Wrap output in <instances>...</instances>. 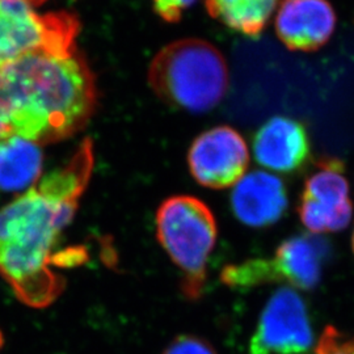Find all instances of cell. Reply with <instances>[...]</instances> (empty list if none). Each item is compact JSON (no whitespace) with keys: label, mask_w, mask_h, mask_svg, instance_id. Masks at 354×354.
Returning <instances> with one entry per match:
<instances>
[{"label":"cell","mask_w":354,"mask_h":354,"mask_svg":"<svg viewBox=\"0 0 354 354\" xmlns=\"http://www.w3.org/2000/svg\"><path fill=\"white\" fill-rule=\"evenodd\" d=\"M96 100L95 77L77 53H35L0 66V111L13 136L37 145L80 131Z\"/></svg>","instance_id":"cell-1"},{"label":"cell","mask_w":354,"mask_h":354,"mask_svg":"<svg viewBox=\"0 0 354 354\" xmlns=\"http://www.w3.org/2000/svg\"><path fill=\"white\" fill-rule=\"evenodd\" d=\"M153 11L160 16L165 23H178L183 15L193 7L197 0H151Z\"/></svg>","instance_id":"cell-17"},{"label":"cell","mask_w":354,"mask_h":354,"mask_svg":"<svg viewBox=\"0 0 354 354\" xmlns=\"http://www.w3.org/2000/svg\"><path fill=\"white\" fill-rule=\"evenodd\" d=\"M288 192L279 177L266 171L245 174L234 185L231 207L243 225L266 227L279 222L288 209Z\"/></svg>","instance_id":"cell-12"},{"label":"cell","mask_w":354,"mask_h":354,"mask_svg":"<svg viewBox=\"0 0 354 354\" xmlns=\"http://www.w3.org/2000/svg\"><path fill=\"white\" fill-rule=\"evenodd\" d=\"M77 203L37 183L0 209V274L30 307H48L64 291L53 251Z\"/></svg>","instance_id":"cell-2"},{"label":"cell","mask_w":354,"mask_h":354,"mask_svg":"<svg viewBox=\"0 0 354 354\" xmlns=\"http://www.w3.org/2000/svg\"><path fill=\"white\" fill-rule=\"evenodd\" d=\"M163 354H216L210 342L192 335L177 336Z\"/></svg>","instance_id":"cell-16"},{"label":"cell","mask_w":354,"mask_h":354,"mask_svg":"<svg viewBox=\"0 0 354 354\" xmlns=\"http://www.w3.org/2000/svg\"><path fill=\"white\" fill-rule=\"evenodd\" d=\"M33 6H38V4H41V3H44L45 0H29Z\"/></svg>","instance_id":"cell-19"},{"label":"cell","mask_w":354,"mask_h":354,"mask_svg":"<svg viewBox=\"0 0 354 354\" xmlns=\"http://www.w3.org/2000/svg\"><path fill=\"white\" fill-rule=\"evenodd\" d=\"M314 333L307 306L297 290L274 291L261 313L248 354H307Z\"/></svg>","instance_id":"cell-7"},{"label":"cell","mask_w":354,"mask_h":354,"mask_svg":"<svg viewBox=\"0 0 354 354\" xmlns=\"http://www.w3.org/2000/svg\"><path fill=\"white\" fill-rule=\"evenodd\" d=\"M314 354H354V337L328 326L323 329Z\"/></svg>","instance_id":"cell-15"},{"label":"cell","mask_w":354,"mask_h":354,"mask_svg":"<svg viewBox=\"0 0 354 354\" xmlns=\"http://www.w3.org/2000/svg\"><path fill=\"white\" fill-rule=\"evenodd\" d=\"M282 0H205L209 15L247 37H259Z\"/></svg>","instance_id":"cell-14"},{"label":"cell","mask_w":354,"mask_h":354,"mask_svg":"<svg viewBox=\"0 0 354 354\" xmlns=\"http://www.w3.org/2000/svg\"><path fill=\"white\" fill-rule=\"evenodd\" d=\"M44 153L37 143L11 136L0 140V189L24 192L42 175Z\"/></svg>","instance_id":"cell-13"},{"label":"cell","mask_w":354,"mask_h":354,"mask_svg":"<svg viewBox=\"0 0 354 354\" xmlns=\"http://www.w3.org/2000/svg\"><path fill=\"white\" fill-rule=\"evenodd\" d=\"M228 67L213 44L178 39L165 46L152 59L149 83L165 104L203 113L215 108L228 89Z\"/></svg>","instance_id":"cell-3"},{"label":"cell","mask_w":354,"mask_h":354,"mask_svg":"<svg viewBox=\"0 0 354 354\" xmlns=\"http://www.w3.org/2000/svg\"><path fill=\"white\" fill-rule=\"evenodd\" d=\"M11 136H13L12 133H11V129L8 127V124H7L4 115H3L1 111H0V140L8 138Z\"/></svg>","instance_id":"cell-18"},{"label":"cell","mask_w":354,"mask_h":354,"mask_svg":"<svg viewBox=\"0 0 354 354\" xmlns=\"http://www.w3.org/2000/svg\"><path fill=\"white\" fill-rule=\"evenodd\" d=\"M274 26L289 50L315 51L332 37L336 13L328 0H282Z\"/></svg>","instance_id":"cell-10"},{"label":"cell","mask_w":354,"mask_h":354,"mask_svg":"<svg viewBox=\"0 0 354 354\" xmlns=\"http://www.w3.org/2000/svg\"><path fill=\"white\" fill-rule=\"evenodd\" d=\"M79 29L73 13L39 15L29 0H0V66L35 53L71 55Z\"/></svg>","instance_id":"cell-6"},{"label":"cell","mask_w":354,"mask_h":354,"mask_svg":"<svg viewBox=\"0 0 354 354\" xmlns=\"http://www.w3.org/2000/svg\"><path fill=\"white\" fill-rule=\"evenodd\" d=\"M253 155L266 169L281 174L301 171L311 155L307 130L290 117H273L256 133Z\"/></svg>","instance_id":"cell-11"},{"label":"cell","mask_w":354,"mask_h":354,"mask_svg":"<svg viewBox=\"0 0 354 354\" xmlns=\"http://www.w3.org/2000/svg\"><path fill=\"white\" fill-rule=\"evenodd\" d=\"M330 254L328 241L315 234L291 236L281 243L272 259H250L225 266L221 281L232 290L283 282L301 290L315 289Z\"/></svg>","instance_id":"cell-5"},{"label":"cell","mask_w":354,"mask_h":354,"mask_svg":"<svg viewBox=\"0 0 354 354\" xmlns=\"http://www.w3.org/2000/svg\"><path fill=\"white\" fill-rule=\"evenodd\" d=\"M155 222L156 238L181 274L183 295L188 301H198L218 236L213 212L196 197L174 196L159 206Z\"/></svg>","instance_id":"cell-4"},{"label":"cell","mask_w":354,"mask_h":354,"mask_svg":"<svg viewBox=\"0 0 354 354\" xmlns=\"http://www.w3.org/2000/svg\"><path fill=\"white\" fill-rule=\"evenodd\" d=\"M352 247H353V251H354V232H353V238H352Z\"/></svg>","instance_id":"cell-21"},{"label":"cell","mask_w":354,"mask_h":354,"mask_svg":"<svg viewBox=\"0 0 354 354\" xmlns=\"http://www.w3.org/2000/svg\"><path fill=\"white\" fill-rule=\"evenodd\" d=\"M3 344H4V337H3V333H1V330H0V349H1Z\"/></svg>","instance_id":"cell-20"},{"label":"cell","mask_w":354,"mask_h":354,"mask_svg":"<svg viewBox=\"0 0 354 354\" xmlns=\"http://www.w3.org/2000/svg\"><path fill=\"white\" fill-rule=\"evenodd\" d=\"M339 159H322L304 183L298 206L301 221L311 234L342 231L353 215L349 183Z\"/></svg>","instance_id":"cell-8"},{"label":"cell","mask_w":354,"mask_h":354,"mask_svg":"<svg viewBox=\"0 0 354 354\" xmlns=\"http://www.w3.org/2000/svg\"><path fill=\"white\" fill-rule=\"evenodd\" d=\"M188 165L192 176L203 187L212 189L234 187L245 175L250 165L248 146L235 129L213 127L193 140Z\"/></svg>","instance_id":"cell-9"}]
</instances>
